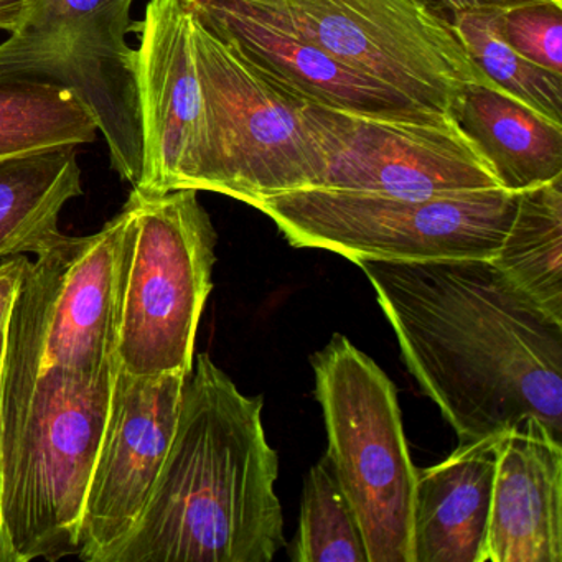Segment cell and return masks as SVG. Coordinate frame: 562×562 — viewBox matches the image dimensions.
Instances as JSON below:
<instances>
[{
  "label": "cell",
  "instance_id": "obj_1",
  "mask_svg": "<svg viewBox=\"0 0 562 562\" xmlns=\"http://www.w3.org/2000/svg\"><path fill=\"white\" fill-rule=\"evenodd\" d=\"M424 393L460 442L526 417L562 440V322L490 259L358 261Z\"/></svg>",
  "mask_w": 562,
  "mask_h": 562
},
{
  "label": "cell",
  "instance_id": "obj_2",
  "mask_svg": "<svg viewBox=\"0 0 562 562\" xmlns=\"http://www.w3.org/2000/svg\"><path fill=\"white\" fill-rule=\"evenodd\" d=\"M278 475L262 397L200 355L156 488L111 562H271L285 546Z\"/></svg>",
  "mask_w": 562,
  "mask_h": 562
},
{
  "label": "cell",
  "instance_id": "obj_3",
  "mask_svg": "<svg viewBox=\"0 0 562 562\" xmlns=\"http://www.w3.org/2000/svg\"><path fill=\"white\" fill-rule=\"evenodd\" d=\"M114 380L4 370L0 529L12 562L77 555Z\"/></svg>",
  "mask_w": 562,
  "mask_h": 562
},
{
  "label": "cell",
  "instance_id": "obj_4",
  "mask_svg": "<svg viewBox=\"0 0 562 562\" xmlns=\"http://www.w3.org/2000/svg\"><path fill=\"white\" fill-rule=\"evenodd\" d=\"M192 44L205 111L195 190L252 205L321 187L327 156L312 123V101L262 74L193 18Z\"/></svg>",
  "mask_w": 562,
  "mask_h": 562
},
{
  "label": "cell",
  "instance_id": "obj_5",
  "mask_svg": "<svg viewBox=\"0 0 562 562\" xmlns=\"http://www.w3.org/2000/svg\"><path fill=\"white\" fill-rule=\"evenodd\" d=\"M518 193L403 196L301 189L252 203L295 248L325 249L358 261L492 259L515 215Z\"/></svg>",
  "mask_w": 562,
  "mask_h": 562
},
{
  "label": "cell",
  "instance_id": "obj_6",
  "mask_svg": "<svg viewBox=\"0 0 562 562\" xmlns=\"http://www.w3.org/2000/svg\"><path fill=\"white\" fill-rule=\"evenodd\" d=\"M124 249L117 364L133 376L193 370L196 330L212 292L215 226L192 189H133Z\"/></svg>",
  "mask_w": 562,
  "mask_h": 562
},
{
  "label": "cell",
  "instance_id": "obj_7",
  "mask_svg": "<svg viewBox=\"0 0 562 562\" xmlns=\"http://www.w3.org/2000/svg\"><path fill=\"white\" fill-rule=\"evenodd\" d=\"M311 361L327 456L357 513L368 562H413L417 469L393 381L344 335Z\"/></svg>",
  "mask_w": 562,
  "mask_h": 562
},
{
  "label": "cell",
  "instance_id": "obj_8",
  "mask_svg": "<svg viewBox=\"0 0 562 562\" xmlns=\"http://www.w3.org/2000/svg\"><path fill=\"white\" fill-rule=\"evenodd\" d=\"M131 222L126 202L100 232L64 235L29 262L5 325L4 370L60 368L87 378L117 373Z\"/></svg>",
  "mask_w": 562,
  "mask_h": 562
},
{
  "label": "cell",
  "instance_id": "obj_9",
  "mask_svg": "<svg viewBox=\"0 0 562 562\" xmlns=\"http://www.w3.org/2000/svg\"><path fill=\"white\" fill-rule=\"evenodd\" d=\"M424 110L456 120L467 85L496 87L419 0H238Z\"/></svg>",
  "mask_w": 562,
  "mask_h": 562
},
{
  "label": "cell",
  "instance_id": "obj_10",
  "mask_svg": "<svg viewBox=\"0 0 562 562\" xmlns=\"http://www.w3.org/2000/svg\"><path fill=\"white\" fill-rule=\"evenodd\" d=\"M327 156L317 189L424 199L502 189L482 150L453 117L383 120L312 103Z\"/></svg>",
  "mask_w": 562,
  "mask_h": 562
},
{
  "label": "cell",
  "instance_id": "obj_11",
  "mask_svg": "<svg viewBox=\"0 0 562 562\" xmlns=\"http://www.w3.org/2000/svg\"><path fill=\"white\" fill-rule=\"evenodd\" d=\"M187 376L117 370L103 442L85 499L77 555L111 562L139 525L179 419Z\"/></svg>",
  "mask_w": 562,
  "mask_h": 562
},
{
  "label": "cell",
  "instance_id": "obj_12",
  "mask_svg": "<svg viewBox=\"0 0 562 562\" xmlns=\"http://www.w3.org/2000/svg\"><path fill=\"white\" fill-rule=\"evenodd\" d=\"M139 35L137 87L143 123L144 195L195 190L205 149V111L192 44V18L180 0H150ZM199 192V190H196Z\"/></svg>",
  "mask_w": 562,
  "mask_h": 562
},
{
  "label": "cell",
  "instance_id": "obj_13",
  "mask_svg": "<svg viewBox=\"0 0 562 562\" xmlns=\"http://www.w3.org/2000/svg\"><path fill=\"white\" fill-rule=\"evenodd\" d=\"M126 37V32L94 27L12 32L0 44V78L50 81L70 90L97 120L111 166L134 189L143 179V123L137 50Z\"/></svg>",
  "mask_w": 562,
  "mask_h": 562
},
{
  "label": "cell",
  "instance_id": "obj_14",
  "mask_svg": "<svg viewBox=\"0 0 562 562\" xmlns=\"http://www.w3.org/2000/svg\"><path fill=\"white\" fill-rule=\"evenodd\" d=\"M206 31L304 100L383 120H439L394 88L347 67L297 32L259 18L238 0H180Z\"/></svg>",
  "mask_w": 562,
  "mask_h": 562
},
{
  "label": "cell",
  "instance_id": "obj_15",
  "mask_svg": "<svg viewBox=\"0 0 562 562\" xmlns=\"http://www.w3.org/2000/svg\"><path fill=\"white\" fill-rule=\"evenodd\" d=\"M485 562H562V440L535 417L499 440Z\"/></svg>",
  "mask_w": 562,
  "mask_h": 562
},
{
  "label": "cell",
  "instance_id": "obj_16",
  "mask_svg": "<svg viewBox=\"0 0 562 562\" xmlns=\"http://www.w3.org/2000/svg\"><path fill=\"white\" fill-rule=\"evenodd\" d=\"M498 436L460 446L417 470L413 562H485Z\"/></svg>",
  "mask_w": 562,
  "mask_h": 562
},
{
  "label": "cell",
  "instance_id": "obj_17",
  "mask_svg": "<svg viewBox=\"0 0 562 562\" xmlns=\"http://www.w3.org/2000/svg\"><path fill=\"white\" fill-rule=\"evenodd\" d=\"M456 121L482 150L502 189L519 193L562 177V126L502 88L467 85Z\"/></svg>",
  "mask_w": 562,
  "mask_h": 562
},
{
  "label": "cell",
  "instance_id": "obj_18",
  "mask_svg": "<svg viewBox=\"0 0 562 562\" xmlns=\"http://www.w3.org/2000/svg\"><path fill=\"white\" fill-rule=\"evenodd\" d=\"M83 193L77 147L0 160V261L41 255L64 236V206Z\"/></svg>",
  "mask_w": 562,
  "mask_h": 562
},
{
  "label": "cell",
  "instance_id": "obj_19",
  "mask_svg": "<svg viewBox=\"0 0 562 562\" xmlns=\"http://www.w3.org/2000/svg\"><path fill=\"white\" fill-rule=\"evenodd\" d=\"M490 261L562 322V177L518 193L515 215Z\"/></svg>",
  "mask_w": 562,
  "mask_h": 562
},
{
  "label": "cell",
  "instance_id": "obj_20",
  "mask_svg": "<svg viewBox=\"0 0 562 562\" xmlns=\"http://www.w3.org/2000/svg\"><path fill=\"white\" fill-rule=\"evenodd\" d=\"M97 120L60 85L0 78V160L98 139Z\"/></svg>",
  "mask_w": 562,
  "mask_h": 562
},
{
  "label": "cell",
  "instance_id": "obj_21",
  "mask_svg": "<svg viewBox=\"0 0 562 562\" xmlns=\"http://www.w3.org/2000/svg\"><path fill=\"white\" fill-rule=\"evenodd\" d=\"M289 554L294 562H368L357 513L327 453L308 470Z\"/></svg>",
  "mask_w": 562,
  "mask_h": 562
},
{
  "label": "cell",
  "instance_id": "obj_22",
  "mask_svg": "<svg viewBox=\"0 0 562 562\" xmlns=\"http://www.w3.org/2000/svg\"><path fill=\"white\" fill-rule=\"evenodd\" d=\"M498 12L459 15L452 27L460 44L496 87L562 126V75L552 74L513 50L499 34Z\"/></svg>",
  "mask_w": 562,
  "mask_h": 562
},
{
  "label": "cell",
  "instance_id": "obj_23",
  "mask_svg": "<svg viewBox=\"0 0 562 562\" xmlns=\"http://www.w3.org/2000/svg\"><path fill=\"white\" fill-rule=\"evenodd\" d=\"M498 29L513 50L562 75V0H536L499 11Z\"/></svg>",
  "mask_w": 562,
  "mask_h": 562
},
{
  "label": "cell",
  "instance_id": "obj_24",
  "mask_svg": "<svg viewBox=\"0 0 562 562\" xmlns=\"http://www.w3.org/2000/svg\"><path fill=\"white\" fill-rule=\"evenodd\" d=\"M133 4L134 0H27L24 18L14 32L48 34L77 27H114L133 32Z\"/></svg>",
  "mask_w": 562,
  "mask_h": 562
},
{
  "label": "cell",
  "instance_id": "obj_25",
  "mask_svg": "<svg viewBox=\"0 0 562 562\" xmlns=\"http://www.w3.org/2000/svg\"><path fill=\"white\" fill-rule=\"evenodd\" d=\"M436 18L452 27L459 15L465 12L506 11L515 5L528 4L536 0H419Z\"/></svg>",
  "mask_w": 562,
  "mask_h": 562
},
{
  "label": "cell",
  "instance_id": "obj_26",
  "mask_svg": "<svg viewBox=\"0 0 562 562\" xmlns=\"http://www.w3.org/2000/svg\"><path fill=\"white\" fill-rule=\"evenodd\" d=\"M29 262L31 261L25 256H15V258L0 261V328L8 325L9 315Z\"/></svg>",
  "mask_w": 562,
  "mask_h": 562
},
{
  "label": "cell",
  "instance_id": "obj_27",
  "mask_svg": "<svg viewBox=\"0 0 562 562\" xmlns=\"http://www.w3.org/2000/svg\"><path fill=\"white\" fill-rule=\"evenodd\" d=\"M27 0H0V31L14 32L24 18Z\"/></svg>",
  "mask_w": 562,
  "mask_h": 562
},
{
  "label": "cell",
  "instance_id": "obj_28",
  "mask_svg": "<svg viewBox=\"0 0 562 562\" xmlns=\"http://www.w3.org/2000/svg\"><path fill=\"white\" fill-rule=\"evenodd\" d=\"M5 327L0 328V498H2V386H4Z\"/></svg>",
  "mask_w": 562,
  "mask_h": 562
},
{
  "label": "cell",
  "instance_id": "obj_29",
  "mask_svg": "<svg viewBox=\"0 0 562 562\" xmlns=\"http://www.w3.org/2000/svg\"><path fill=\"white\" fill-rule=\"evenodd\" d=\"M0 562H12L11 552H9L8 544H5L2 529H0Z\"/></svg>",
  "mask_w": 562,
  "mask_h": 562
}]
</instances>
